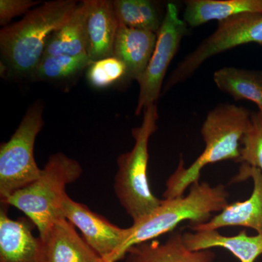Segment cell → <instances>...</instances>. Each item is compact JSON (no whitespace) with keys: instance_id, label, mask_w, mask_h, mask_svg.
<instances>
[{"instance_id":"603a6c76","label":"cell","mask_w":262,"mask_h":262,"mask_svg":"<svg viewBox=\"0 0 262 262\" xmlns=\"http://www.w3.org/2000/svg\"><path fill=\"white\" fill-rule=\"evenodd\" d=\"M241 144L238 162L247 164L261 170L262 173V122L258 113L251 114V123Z\"/></svg>"},{"instance_id":"ac0fdd59","label":"cell","mask_w":262,"mask_h":262,"mask_svg":"<svg viewBox=\"0 0 262 262\" xmlns=\"http://www.w3.org/2000/svg\"><path fill=\"white\" fill-rule=\"evenodd\" d=\"M89 0L77 5L70 20L50 36L43 56H78L87 53L86 16Z\"/></svg>"},{"instance_id":"cb8c5ba5","label":"cell","mask_w":262,"mask_h":262,"mask_svg":"<svg viewBox=\"0 0 262 262\" xmlns=\"http://www.w3.org/2000/svg\"><path fill=\"white\" fill-rule=\"evenodd\" d=\"M39 3L32 0H0V24L9 23L15 17L28 13L31 8Z\"/></svg>"},{"instance_id":"2e32d148","label":"cell","mask_w":262,"mask_h":262,"mask_svg":"<svg viewBox=\"0 0 262 262\" xmlns=\"http://www.w3.org/2000/svg\"><path fill=\"white\" fill-rule=\"evenodd\" d=\"M183 241L193 251L223 248L241 262H255L262 255V234L249 236L244 230L235 236L222 235L217 230L185 232Z\"/></svg>"},{"instance_id":"d4e9b609","label":"cell","mask_w":262,"mask_h":262,"mask_svg":"<svg viewBox=\"0 0 262 262\" xmlns=\"http://www.w3.org/2000/svg\"><path fill=\"white\" fill-rule=\"evenodd\" d=\"M258 114V116L260 117V120H261V121L262 122V110H260L259 113Z\"/></svg>"},{"instance_id":"e0dca14e","label":"cell","mask_w":262,"mask_h":262,"mask_svg":"<svg viewBox=\"0 0 262 262\" xmlns=\"http://www.w3.org/2000/svg\"><path fill=\"white\" fill-rule=\"evenodd\" d=\"M243 13L262 14V0H188L183 18L189 27H198Z\"/></svg>"},{"instance_id":"6da1fadb","label":"cell","mask_w":262,"mask_h":262,"mask_svg":"<svg viewBox=\"0 0 262 262\" xmlns=\"http://www.w3.org/2000/svg\"><path fill=\"white\" fill-rule=\"evenodd\" d=\"M74 0L46 2L0 32L1 65L8 75L29 76L42 59L50 36L67 23L77 8Z\"/></svg>"},{"instance_id":"3957f363","label":"cell","mask_w":262,"mask_h":262,"mask_svg":"<svg viewBox=\"0 0 262 262\" xmlns=\"http://www.w3.org/2000/svg\"><path fill=\"white\" fill-rule=\"evenodd\" d=\"M251 123V114L243 106L220 104L207 115L201 134L206 148L189 167L181 158L177 170L167 181L165 199L182 196L189 186L199 182L202 169L208 164L227 160H239L243 138Z\"/></svg>"},{"instance_id":"9c48e42d","label":"cell","mask_w":262,"mask_h":262,"mask_svg":"<svg viewBox=\"0 0 262 262\" xmlns=\"http://www.w3.org/2000/svg\"><path fill=\"white\" fill-rule=\"evenodd\" d=\"M60 215L80 229L84 241L103 262L113 256L126 237L127 228L113 225L85 205L71 199L67 193L60 203Z\"/></svg>"},{"instance_id":"ffe728a7","label":"cell","mask_w":262,"mask_h":262,"mask_svg":"<svg viewBox=\"0 0 262 262\" xmlns=\"http://www.w3.org/2000/svg\"><path fill=\"white\" fill-rule=\"evenodd\" d=\"M114 8L119 23L128 28L142 29L158 34L160 20L156 4L149 0H115Z\"/></svg>"},{"instance_id":"9a60e30c","label":"cell","mask_w":262,"mask_h":262,"mask_svg":"<svg viewBox=\"0 0 262 262\" xmlns=\"http://www.w3.org/2000/svg\"><path fill=\"white\" fill-rule=\"evenodd\" d=\"M215 253L210 250L193 251L184 244L183 234L175 232L165 242L153 241L136 245L127 251L125 262H212Z\"/></svg>"},{"instance_id":"8992f818","label":"cell","mask_w":262,"mask_h":262,"mask_svg":"<svg viewBox=\"0 0 262 262\" xmlns=\"http://www.w3.org/2000/svg\"><path fill=\"white\" fill-rule=\"evenodd\" d=\"M42 103L28 108L20 125L0 146V199L4 203L13 193L37 180L42 169L34 159L36 138L44 126Z\"/></svg>"},{"instance_id":"7c38bea8","label":"cell","mask_w":262,"mask_h":262,"mask_svg":"<svg viewBox=\"0 0 262 262\" xmlns=\"http://www.w3.org/2000/svg\"><path fill=\"white\" fill-rule=\"evenodd\" d=\"M119 25L113 1L89 0L85 24L87 53L93 63L114 56Z\"/></svg>"},{"instance_id":"d6986e66","label":"cell","mask_w":262,"mask_h":262,"mask_svg":"<svg viewBox=\"0 0 262 262\" xmlns=\"http://www.w3.org/2000/svg\"><path fill=\"white\" fill-rule=\"evenodd\" d=\"M215 85L235 101L246 99L262 110V72L223 67L213 74Z\"/></svg>"},{"instance_id":"52a82bcc","label":"cell","mask_w":262,"mask_h":262,"mask_svg":"<svg viewBox=\"0 0 262 262\" xmlns=\"http://www.w3.org/2000/svg\"><path fill=\"white\" fill-rule=\"evenodd\" d=\"M249 43L262 45L261 13H243L218 22L215 32L185 57L172 72L165 84L164 93L189 79L211 57Z\"/></svg>"},{"instance_id":"44dd1931","label":"cell","mask_w":262,"mask_h":262,"mask_svg":"<svg viewBox=\"0 0 262 262\" xmlns=\"http://www.w3.org/2000/svg\"><path fill=\"white\" fill-rule=\"evenodd\" d=\"M93 62L88 54L43 56L30 75L34 81L61 80L78 75Z\"/></svg>"},{"instance_id":"5b68a950","label":"cell","mask_w":262,"mask_h":262,"mask_svg":"<svg viewBox=\"0 0 262 262\" xmlns=\"http://www.w3.org/2000/svg\"><path fill=\"white\" fill-rule=\"evenodd\" d=\"M78 161L63 153L51 155L40 177L32 184L19 189L3 203L18 208L37 227L42 239L60 215V203L67 194L66 187L82 176Z\"/></svg>"},{"instance_id":"5bb4252c","label":"cell","mask_w":262,"mask_h":262,"mask_svg":"<svg viewBox=\"0 0 262 262\" xmlns=\"http://www.w3.org/2000/svg\"><path fill=\"white\" fill-rule=\"evenodd\" d=\"M157 38L156 33L128 28L120 24L114 45V56L126 66L125 79L139 80L152 56Z\"/></svg>"},{"instance_id":"277c9868","label":"cell","mask_w":262,"mask_h":262,"mask_svg":"<svg viewBox=\"0 0 262 262\" xmlns=\"http://www.w3.org/2000/svg\"><path fill=\"white\" fill-rule=\"evenodd\" d=\"M158 118L157 105L148 106L144 110L140 126L132 130L135 140L134 147L128 152L120 155L117 160L114 191L134 223L154 211L163 201L151 192L147 178L148 146L150 137L158 129Z\"/></svg>"},{"instance_id":"30bf717a","label":"cell","mask_w":262,"mask_h":262,"mask_svg":"<svg viewBox=\"0 0 262 262\" xmlns=\"http://www.w3.org/2000/svg\"><path fill=\"white\" fill-rule=\"evenodd\" d=\"M235 181L251 178L253 189L251 196L246 201L235 202L228 205L223 211L208 222L190 224L189 228L194 232L217 230L225 227H244L262 234V173L261 170L243 163Z\"/></svg>"},{"instance_id":"7a4b0ae2","label":"cell","mask_w":262,"mask_h":262,"mask_svg":"<svg viewBox=\"0 0 262 262\" xmlns=\"http://www.w3.org/2000/svg\"><path fill=\"white\" fill-rule=\"evenodd\" d=\"M228 198L223 184L213 187L207 182L194 183L187 196L163 200L154 211L127 228L123 242L105 262L124 259L131 248L173 231L184 221H190V224L208 222L213 213L223 211L228 206Z\"/></svg>"},{"instance_id":"7402d4cb","label":"cell","mask_w":262,"mask_h":262,"mask_svg":"<svg viewBox=\"0 0 262 262\" xmlns=\"http://www.w3.org/2000/svg\"><path fill=\"white\" fill-rule=\"evenodd\" d=\"M127 68L116 57H108L94 62L89 67L88 80L97 89L110 87L121 79L126 78Z\"/></svg>"},{"instance_id":"ba28073f","label":"cell","mask_w":262,"mask_h":262,"mask_svg":"<svg viewBox=\"0 0 262 262\" xmlns=\"http://www.w3.org/2000/svg\"><path fill=\"white\" fill-rule=\"evenodd\" d=\"M177 5L169 3L159 32L156 46L145 71L137 80L139 94L136 115L148 106L156 104L161 93L164 78L169 65L179 51L183 37L187 32V25L179 16Z\"/></svg>"},{"instance_id":"8fae6325","label":"cell","mask_w":262,"mask_h":262,"mask_svg":"<svg viewBox=\"0 0 262 262\" xmlns=\"http://www.w3.org/2000/svg\"><path fill=\"white\" fill-rule=\"evenodd\" d=\"M24 219L13 220L5 208L0 211V262H47L46 247L35 237Z\"/></svg>"},{"instance_id":"4fadbf2b","label":"cell","mask_w":262,"mask_h":262,"mask_svg":"<svg viewBox=\"0 0 262 262\" xmlns=\"http://www.w3.org/2000/svg\"><path fill=\"white\" fill-rule=\"evenodd\" d=\"M47 262H103L75 227L64 218L54 222L46 238Z\"/></svg>"}]
</instances>
